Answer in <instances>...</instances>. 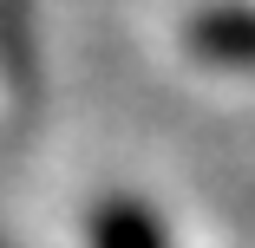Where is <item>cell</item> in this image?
I'll return each mask as SVG.
<instances>
[{
	"mask_svg": "<svg viewBox=\"0 0 255 248\" xmlns=\"http://www.w3.org/2000/svg\"><path fill=\"white\" fill-rule=\"evenodd\" d=\"M98 248H164V229L144 209H105L98 216Z\"/></svg>",
	"mask_w": 255,
	"mask_h": 248,
	"instance_id": "cell-2",
	"label": "cell"
},
{
	"mask_svg": "<svg viewBox=\"0 0 255 248\" xmlns=\"http://www.w3.org/2000/svg\"><path fill=\"white\" fill-rule=\"evenodd\" d=\"M190 39H196V53H203V59H216V66H236V72H255V7H249V0L196 13Z\"/></svg>",
	"mask_w": 255,
	"mask_h": 248,
	"instance_id": "cell-1",
	"label": "cell"
}]
</instances>
